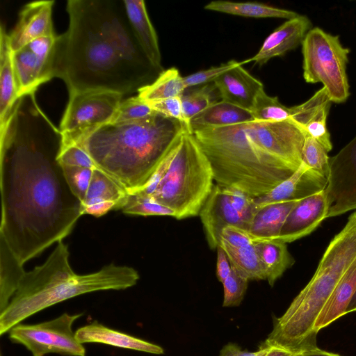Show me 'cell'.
Wrapping results in <instances>:
<instances>
[{
  "label": "cell",
  "mask_w": 356,
  "mask_h": 356,
  "mask_svg": "<svg viewBox=\"0 0 356 356\" xmlns=\"http://www.w3.org/2000/svg\"><path fill=\"white\" fill-rule=\"evenodd\" d=\"M82 315L63 313L38 324L19 323L9 330V338L13 342L25 346L33 356H44L48 353L85 356L86 349L72 330L74 322Z\"/></svg>",
  "instance_id": "10"
},
{
  "label": "cell",
  "mask_w": 356,
  "mask_h": 356,
  "mask_svg": "<svg viewBox=\"0 0 356 356\" xmlns=\"http://www.w3.org/2000/svg\"><path fill=\"white\" fill-rule=\"evenodd\" d=\"M120 210L129 215L174 217V213L170 209L156 202L152 197L138 192L129 193Z\"/></svg>",
  "instance_id": "34"
},
{
  "label": "cell",
  "mask_w": 356,
  "mask_h": 356,
  "mask_svg": "<svg viewBox=\"0 0 356 356\" xmlns=\"http://www.w3.org/2000/svg\"><path fill=\"white\" fill-rule=\"evenodd\" d=\"M270 347L260 346L256 352H249L242 350L235 343H228L220 350L219 356H265Z\"/></svg>",
  "instance_id": "45"
},
{
  "label": "cell",
  "mask_w": 356,
  "mask_h": 356,
  "mask_svg": "<svg viewBox=\"0 0 356 356\" xmlns=\"http://www.w3.org/2000/svg\"><path fill=\"white\" fill-rule=\"evenodd\" d=\"M204 9L219 13L254 18H282L290 19L298 15L294 11L260 3L258 2H233L212 1Z\"/></svg>",
  "instance_id": "30"
},
{
  "label": "cell",
  "mask_w": 356,
  "mask_h": 356,
  "mask_svg": "<svg viewBox=\"0 0 356 356\" xmlns=\"http://www.w3.org/2000/svg\"><path fill=\"white\" fill-rule=\"evenodd\" d=\"M147 103L156 113L166 118L180 122L187 128V124L183 112L181 96Z\"/></svg>",
  "instance_id": "43"
},
{
  "label": "cell",
  "mask_w": 356,
  "mask_h": 356,
  "mask_svg": "<svg viewBox=\"0 0 356 356\" xmlns=\"http://www.w3.org/2000/svg\"><path fill=\"white\" fill-rule=\"evenodd\" d=\"M265 270L266 280L273 286L295 260L289 253L286 243L279 240L260 241L254 243Z\"/></svg>",
  "instance_id": "28"
},
{
  "label": "cell",
  "mask_w": 356,
  "mask_h": 356,
  "mask_svg": "<svg viewBox=\"0 0 356 356\" xmlns=\"http://www.w3.org/2000/svg\"><path fill=\"white\" fill-rule=\"evenodd\" d=\"M126 13L141 49L151 65L163 71L161 55L156 31L149 19L143 0H123Z\"/></svg>",
  "instance_id": "22"
},
{
  "label": "cell",
  "mask_w": 356,
  "mask_h": 356,
  "mask_svg": "<svg viewBox=\"0 0 356 356\" xmlns=\"http://www.w3.org/2000/svg\"><path fill=\"white\" fill-rule=\"evenodd\" d=\"M58 160L60 165L81 166L92 169L97 168L90 155L83 147L78 145L63 147Z\"/></svg>",
  "instance_id": "42"
},
{
  "label": "cell",
  "mask_w": 356,
  "mask_h": 356,
  "mask_svg": "<svg viewBox=\"0 0 356 356\" xmlns=\"http://www.w3.org/2000/svg\"><path fill=\"white\" fill-rule=\"evenodd\" d=\"M296 356H341L339 354L328 352L322 349H320L318 347L307 351L302 352L298 353Z\"/></svg>",
  "instance_id": "48"
},
{
  "label": "cell",
  "mask_w": 356,
  "mask_h": 356,
  "mask_svg": "<svg viewBox=\"0 0 356 356\" xmlns=\"http://www.w3.org/2000/svg\"><path fill=\"white\" fill-rule=\"evenodd\" d=\"M312 26L311 21L305 15H298L286 20L265 39L251 61L261 66L273 58L284 56L302 44Z\"/></svg>",
  "instance_id": "20"
},
{
  "label": "cell",
  "mask_w": 356,
  "mask_h": 356,
  "mask_svg": "<svg viewBox=\"0 0 356 356\" xmlns=\"http://www.w3.org/2000/svg\"><path fill=\"white\" fill-rule=\"evenodd\" d=\"M61 166L70 190L83 203L90 184L94 169L66 165H61Z\"/></svg>",
  "instance_id": "38"
},
{
  "label": "cell",
  "mask_w": 356,
  "mask_h": 356,
  "mask_svg": "<svg viewBox=\"0 0 356 356\" xmlns=\"http://www.w3.org/2000/svg\"><path fill=\"white\" fill-rule=\"evenodd\" d=\"M75 336L78 341L82 344L99 343L156 355L164 353L163 349L158 345L114 330L97 321L81 327L75 332Z\"/></svg>",
  "instance_id": "23"
},
{
  "label": "cell",
  "mask_w": 356,
  "mask_h": 356,
  "mask_svg": "<svg viewBox=\"0 0 356 356\" xmlns=\"http://www.w3.org/2000/svg\"><path fill=\"white\" fill-rule=\"evenodd\" d=\"M212 168L216 184L252 197L266 194L298 169L268 154L248 136L245 123L193 133Z\"/></svg>",
  "instance_id": "6"
},
{
  "label": "cell",
  "mask_w": 356,
  "mask_h": 356,
  "mask_svg": "<svg viewBox=\"0 0 356 356\" xmlns=\"http://www.w3.org/2000/svg\"><path fill=\"white\" fill-rule=\"evenodd\" d=\"M220 99L245 109H251L263 83L252 76L243 65L225 72L213 82Z\"/></svg>",
  "instance_id": "21"
},
{
  "label": "cell",
  "mask_w": 356,
  "mask_h": 356,
  "mask_svg": "<svg viewBox=\"0 0 356 356\" xmlns=\"http://www.w3.org/2000/svg\"><path fill=\"white\" fill-rule=\"evenodd\" d=\"M298 354L282 348L270 346L265 356H296Z\"/></svg>",
  "instance_id": "47"
},
{
  "label": "cell",
  "mask_w": 356,
  "mask_h": 356,
  "mask_svg": "<svg viewBox=\"0 0 356 356\" xmlns=\"http://www.w3.org/2000/svg\"><path fill=\"white\" fill-rule=\"evenodd\" d=\"M248 280L242 275L233 266L231 273L222 282L224 289L223 307L238 306L243 299Z\"/></svg>",
  "instance_id": "39"
},
{
  "label": "cell",
  "mask_w": 356,
  "mask_h": 356,
  "mask_svg": "<svg viewBox=\"0 0 356 356\" xmlns=\"http://www.w3.org/2000/svg\"><path fill=\"white\" fill-rule=\"evenodd\" d=\"M356 312V291L354 296L353 297L350 305L347 309L346 313Z\"/></svg>",
  "instance_id": "49"
},
{
  "label": "cell",
  "mask_w": 356,
  "mask_h": 356,
  "mask_svg": "<svg viewBox=\"0 0 356 356\" xmlns=\"http://www.w3.org/2000/svg\"><path fill=\"white\" fill-rule=\"evenodd\" d=\"M220 241L236 248L254 243V238L248 231L232 225L227 226L222 229Z\"/></svg>",
  "instance_id": "44"
},
{
  "label": "cell",
  "mask_w": 356,
  "mask_h": 356,
  "mask_svg": "<svg viewBox=\"0 0 356 356\" xmlns=\"http://www.w3.org/2000/svg\"><path fill=\"white\" fill-rule=\"evenodd\" d=\"M332 102L324 87L304 103L290 107L291 120L302 131L319 142L329 152L332 145L327 127Z\"/></svg>",
  "instance_id": "18"
},
{
  "label": "cell",
  "mask_w": 356,
  "mask_h": 356,
  "mask_svg": "<svg viewBox=\"0 0 356 356\" xmlns=\"http://www.w3.org/2000/svg\"><path fill=\"white\" fill-rule=\"evenodd\" d=\"M186 89L184 76L173 67L163 70L152 83L138 92V96L149 102L180 97Z\"/></svg>",
  "instance_id": "31"
},
{
  "label": "cell",
  "mask_w": 356,
  "mask_h": 356,
  "mask_svg": "<svg viewBox=\"0 0 356 356\" xmlns=\"http://www.w3.org/2000/svg\"><path fill=\"white\" fill-rule=\"evenodd\" d=\"M186 129L181 122L156 113L138 121L104 124L78 145L97 168L134 193L146 186Z\"/></svg>",
  "instance_id": "3"
},
{
  "label": "cell",
  "mask_w": 356,
  "mask_h": 356,
  "mask_svg": "<svg viewBox=\"0 0 356 356\" xmlns=\"http://www.w3.org/2000/svg\"><path fill=\"white\" fill-rule=\"evenodd\" d=\"M69 257L67 245L59 241L44 264L25 272L10 303L0 313L1 335L58 302L93 291L126 289L136 285L140 278L134 268L114 264L79 275L72 270Z\"/></svg>",
  "instance_id": "4"
},
{
  "label": "cell",
  "mask_w": 356,
  "mask_h": 356,
  "mask_svg": "<svg viewBox=\"0 0 356 356\" xmlns=\"http://www.w3.org/2000/svg\"><path fill=\"white\" fill-rule=\"evenodd\" d=\"M325 191L328 207L327 218L356 209V136L335 156L330 157Z\"/></svg>",
  "instance_id": "12"
},
{
  "label": "cell",
  "mask_w": 356,
  "mask_h": 356,
  "mask_svg": "<svg viewBox=\"0 0 356 356\" xmlns=\"http://www.w3.org/2000/svg\"><path fill=\"white\" fill-rule=\"evenodd\" d=\"M249 62H251L250 58L240 62L235 60H229L220 65L211 67L209 69L200 70L184 76V81L186 88L196 86L207 85V83H213L216 79L230 69Z\"/></svg>",
  "instance_id": "40"
},
{
  "label": "cell",
  "mask_w": 356,
  "mask_h": 356,
  "mask_svg": "<svg viewBox=\"0 0 356 356\" xmlns=\"http://www.w3.org/2000/svg\"><path fill=\"white\" fill-rule=\"evenodd\" d=\"M54 1H37L26 4L18 21L8 34L10 48L15 51L27 43L44 36L56 35L52 22Z\"/></svg>",
  "instance_id": "17"
},
{
  "label": "cell",
  "mask_w": 356,
  "mask_h": 356,
  "mask_svg": "<svg viewBox=\"0 0 356 356\" xmlns=\"http://www.w3.org/2000/svg\"><path fill=\"white\" fill-rule=\"evenodd\" d=\"M356 291V261L342 277L320 313L315 324L316 332L345 315Z\"/></svg>",
  "instance_id": "27"
},
{
  "label": "cell",
  "mask_w": 356,
  "mask_h": 356,
  "mask_svg": "<svg viewBox=\"0 0 356 356\" xmlns=\"http://www.w3.org/2000/svg\"><path fill=\"white\" fill-rule=\"evenodd\" d=\"M208 243L211 249L217 248L222 229L236 226L246 231L248 226L234 208L225 186L215 184L199 213Z\"/></svg>",
  "instance_id": "14"
},
{
  "label": "cell",
  "mask_w": 356,
  "mask_h": 356,
  "mask_svg": "<svg viewBox=\"0 0 356 356\" xmlns=\"http://www.w3.org/2000/svg\"><path fill=\"white\" fill-rule=\"evenodd\" d=\"M129 192L118 181L99 168L93 170L82 213L101 217L111 210L121 209Z\"/></svg>",
  "instance_id": "19"
},
{
  "label": "cell",
  "mask_w": 356,
  "mask_h": 356,
  "mask_svg": "<svg viewBox=\"0 0 356 356\" xmlns=\"http://www.w3.org/2000/svg\"><path fill=\"white\" fill-rule=\"evenodd\" d=\"M250 112L258 122H281L291 118L290 107L280 103L277 97L267 95L264 88L257 95Z\"/></svg>",
  "instance_id": "33"
},
{
  "label": "cell",
  "mask_w": 356,
  "mask_h": 356,
  "mask_svg": "<svg viewBox=\"0 0 356 356\" xmlns=\"http://www.w3.org/2000/svg\"><path fill=\"white\" fill-rule=\"evenodd\" d=\"M349 52L338 35L319 27L312 28L302 42L304 79L323 83L332 102H344L350 95L346 73Z\"/></svg>",
  "instance_id": "8"
},
{
  "label": "cell",
  "mask_w": 356,
  "mask_h": 356,
  "mask_svg": "<svg viewBox=\"0 0 356 356\" xmlns=\"http://www.w3.org/2000/svg\"><path fill=\"white\" fill-rule=\"evenodd\" d=\"M328 211L325 190L300 200L288 214L276 240L291 243L312 233Z\"/></svg>",
  "instance_id": "16"
},
{
  "label": "cell",
  "mask_w": 356,
  "mask_h": 356,
  "mask_svg": "<svg viewBox=\"0 0 356 356\" xmlns=\"http://www.w3.org/2000/svg\"><path fill=\"white\" fill-rule=\"evenodd\" d=\"M305 134L302 151V162L309 168L321 173L327 179L330 170L328 152L316 140Z\"/></svg>",
  "instance_id": "36"
},
{
  "label": "cell",
  "mask_w": 356,
  "mask_h": 356,
  "mask_svg": "<svg viewBox=\"0 0 356 356\" xmlns=\"http://www.w3.org/2000/svg\"><path fill=\"white\" fill-rule=\"evenodd\" d=\"M254 121L250 110L224 100L211 104L204 111L193 117L189 122V132L218 128Z\"/></svg>",
  "instance_id": "25"
},
{
  "label": "cell",
  "mask_w": 356,
  "mask_h": 356,
  "mask_svg": "<svg viewBox=\"0 0 356 356\" xmlns=\"http://www.w3.org/2000/svg\"><path fill=\"white\" fill-rule=\"evenodd\" d=\"M67 30L58 35L54 76L69 94L138 92L161 73L149 63L131 30L123 0H69Z\"/></svg>",
  "instance_id": "2"
},
{
  "label": "cell",
  "mask_w": 356,
  "mask_h": 356,
  "mask_svg": "<svg viewBox=\"0 0 356 356\" xmlns=\"http://www.w3.org/2000/svg\"><path fill=\"white\" fill-rule=\"evenodd\" d=\"M327 179L302 162L289 178L270 191L254 197L256 211L266 205L291 200H299L325 189Z\"/></svg>",
  "instance_id": "15"
},
{
  "label": "cell",
  "mask_w": 356,
  "mask_h": 356,
  "mask_svg": "<svg viewBox=\"0 0 356 356\" xmlns=\"http://www.w3.org/2000/svg\"><path fill=\"white\" fill-rule=\"evenodd\" d=\"M216 90V88L213 83L212 86L204 85L200 88L193 90L186 93L184 91L181 95L184 115L188 131L190 120L204 111L211 104L219 101L216 100L213 95V90Z\"/></svg>",
  "instance_id": "35"
},
{
  "label": "cell",
  "mask_w": 356,
  "mask_h": 356,
  "mask_svg": "<svg viewBox=\"0 0 356 356\" xmlns=\"http://www.w3.org/2000/svg\"><path fill=\"white\" fill-rule=\"evenodd\" d=\"M252 140L268 154L298 168L302 163L305 134L291 120L245 123Z\"/></svg>",
  "instance_id": "13"
},
{
  "label": "cell",
  "mask_w": 356,
  "mask_h": 356,
  "mask_svg": "<svg viewBox=\"0 0 356 356\" xmlns=\"http://www.w3.org/2000/svg\"><path fill=\"white\" fill-rule=\"evenodd\" d=\"M219 245L225 250L231 264L248 280H266L265 270L254 244L236 248L220 241Z\"/></svg>",
  "instance_id": "32"
},
{
  "label": "cell",
  "mask_w": 356,
  "mask_h": 356,
  "mask_svg": "<svg viewBox=\"0 0 356 356\" xmlns=\"http://www.w3.org/2000/svg\"><path fill=\"white\" fill-rule=\"evenodd\" d=\"M214 177L211 164L193 134L184 129L170 151L165 173L154 193L156 202L181 220L199 215Z\"/></svg>",
  "instance_id": "7"
},
{
  "label": "cell",
  "mask_w": 356,
  "mask_h": 356,
  "mask_svg": "<svg viewBox=\"0 0 356 356\" xmlns=\"http://www.w3.org/2000/svg\"><path fill=\"white\" fill-rule=\"evenodd\" d=\"M217 250L216 276L220 282H223L229 275L232 266L223 248L218 245Z\"/></svg>",
  "instance_id": "46"
},
{
  "label": "cell",
  "mask_w": 356,
  "mask_h": 356,
  "mask_svg": "<svg viewBox=\"0 0 356 356\" xmlns=\"http://www.w3.org/2000/svg\"><path fill=\"white\" fill-rule=\"evenodd\" d=\"M155 113L156 112L137 95L122 101L111 122L138 121L149 118Z\"/></svg>",
  "instance_id": "37"
},
{
  "label": "cell",
  "mask_w": 356,
  "mask_h": 356,
  "mask_svg": "<svg viewBox=\"0 0 356 356\" xmlns=\"http://www.w3.org/2000/svg\"><path fill=\"white\" fill-rule=\"evenodd\" d=\"M19 99L8 34L0 30V134L6 129Z\"/></svg>",
  "instance_id": "24"
},
{
  "label": "cell",
  "mask_w": 356,
  "mask_h": 356,
  "mask_svg": "<svg viewBox=\"0 0 356 356\" xmlns=\"http://www.w3.org/2000/svg\"><path fill=\"white\" fill-rule=\"evenodd\" d=\"M25 272L23 264L0 236V313L10 303Z\"/></svg>",
  "instance_id": "29"
},
{
  "label": "cell",
  "mask_w": 356,
  "mask_h": 356,
  "mask_svg": "<svg viewBox=\"0 0 356 356\" xmlns=\"http://www.w3.org/2000/svg\"><path fill=\"white\" fill-rule=\"evenodd\" d=\"M58 35L35 39L13 51V63L19 98L35 92L38 88L54 76Z\"/></svg>",
  "instance_id": "11"
},
{
  "label": "cell",
  "mask_w": 356,
  "mask_h": 356,
  "mask_svg": "<svg viewBox=\"0 0 356 356\" xmlns=\"http://www.w3.org/2000/svg\"><path fill=\"white\" fill-rule=\"evenodd\" d=\"M63 145L35 92L19 97L0 134V236L23 265L67 236L83 215L58 160Z\"/></svg>",
  "instance_id": "1"
},
{
  "label": "cell",
  "mask_w": 356,
  "mask_h": 356,
  "mask_svg": "<svg viewBox=\"0 0 356 356\" xmlns=\"http://www.w3.org/2000/svg\"><path fill=\"white\" fill-rule=\"evenodd\" d=\"M122 97L105 90L70 94L59 127L63 136V147L78 145L92 132L111 122Z\"/></svg>",
  "instance_id": "9"
},
{
  "label": "cell",
  "mask_w": 356,
  "mask_h": 356,
  "mask_svg": "<svg viewBox=\"0 0 356 356\" xmlns=\"http://www.w3.org/2000/svg\"><path fill=\"white\" fill-rule=\"evenodd\" d=\"M225 188L232 204L239 213L249 229L251 221L256 212L253 201L254 197L235 188L225 187Z\"/></svg>",
  "instance_id": "41"
},
{
  "label": "cell",
  "mask_w": 356,
  "mask_h": 356,
  "mask_svg": "<svg viewBox=\"0 0 356 356\" xmlns=\"http://www.w3.org/2000/svg\"><path fill=\"white\" fill-rule=\"evenodd\" d=\"M356 261V211L327 247L313 277L275 319L264 346H275L300 353L317 346V318L334 290Z\"/></svg>",
  "instance_id": "5"
},
{
  "label": "cell",
  "mask_w": 356,
  "mask_h": 356,
  "mask_svg": "<svg viewBox=\"0 0 356 356\" xmlns=\"http://www.w3.org/2000/svg\"><path fill=\"white\" fill-rule=\"evenodd\" d=\"M299 200L273 203L257 209L248 229L254 243L276 240L288 214Z\"/></svg>",
  "instance_id": "26"
}]
</instances>
